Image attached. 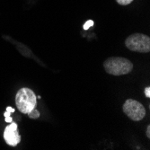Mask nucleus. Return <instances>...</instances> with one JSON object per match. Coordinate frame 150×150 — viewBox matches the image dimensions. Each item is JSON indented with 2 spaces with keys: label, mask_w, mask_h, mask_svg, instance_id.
I'll return each mask as SVG.
<instances>
[{
  "label": "nucleus",
  "mask_w": 150,
  "mask_h": 150,
  "mask_svg": "<svg viewBox=\"0 0 150 150\" xmlns=\"http://www.w3.org/2000/svg\"><path fill=\"white\" fill-rule=\"evenodd\" d=\"M37 98H38V99H40V98H42V97H40V95H38V96H37Z\"/></svg>",
  "instance_id": "12"
},
{
  "label": "nucleus",
  "mask_w": 150,
  "mask_h": 150,
  "mask_svg": "<svg viewBox=\"0 0 150 150\" xmlns=\"http://www.w3.org/2000/svg\"><path fill=\"white\" fill-rule=\"evenodd\" d=\"M4 139L6 143L11 146H16L21 141V136L18 132L17 124L16 122H11L4 131Z\"/></svg>",
  "instance_id": "5"
},
{
  "label": "nucleus",
  "mask_w": 150,
  "mask_h": 150,
  "mask_svg": "<svg viewBox=\"0 0 150 150\" xmlns=\"http://www.w3.org/2000/svg\"><path fill=\"white\" fill-rule=\"evenodd\" d=\"M146 137H147V138H150V126H149V125L146 127Z\"/></svg>",
  "instance_id": "11"
},
{
  "label": "nucleus",
  "mask_w": 150,
  "mask_h": 150,
  "mask_svg": "<svg viewBox=\"0 0 150 150\" xmlns=\"http://www.w3.org/2000/svg\"><path fill=\"white\" fill-rule=\"evenodd\" d=\"M93 24H94L93 21H92V20H88V21L84 24V29H85V30H88L91 26H93Z\"/></svg>",
  "instance_id": "9"
},
{
  "label": "nucleus",
  "mask_w": 150,
  "mask_h": 150,
  "mask_svg": "<svg viewBox=\"0 0 150 150\" xmlns=\"http://www.w3.org/2000/svg\"><path fill=\"white\" fill-rule=\"evenodd\" d=\"M16 112V110H15V109H13L12 107H10V106H7L6 107V112H4V116H5L6 122H7V123H11V122L13 121V119L11 117V114L13 112Z\"/></svg>",
  "instance_id": "6"
},
{
  "label": "nucleus",
  "mask_w": 150,
  "mask_h": 150,
  "mask_svg": "<svg viewBox=\"0 0 150 150\" xmlns=\"http://www.w3.org/2000/svg\"><path fill=\"white\" fill-rule=\"evenodd\" d=\"M103 67L108 74L116 76L127 75L133 69L132 62L121 57H112L107 59L103 63Z\"/></svg>",
  "instance_id": "1"
},
{
  "label": "nucleus",
  "mask_w": 150,
  "mask_h": 150,
  "mask_svg": "<svg viewBox=\"0 0 150 150\" xmlns=\"http://www.w3.org/2000/svg\"><path fill=\"white\" fill-rule=\"evenodd\" d=\"M27 114H28L29 118H31V119H38L40 117V112L38 110H36L35 108L33 109L32 111H30Z\"/></svg>",
  "instance_id": "7"
},
{
  "label": "nucleus",
  "mask_w": 150,
  "mask_h": 150,
  "mask_svg": "<svg viewBox=\"0 0 150 150\" xmlns=\"http://www.w3.org/2000/svg\"><path fill=\"white\" fill-rule=\"evenodd\" d=\"M126 47L135 52L147 53L150 51V38L142 33H133L125 40Z\"/></svg>",
  "instance_id": "3"
},
{
  "label": "nucleus",
  "mask_w": 150,
  "mask_h": 150,
  "mask_svg": "<svg viewBox=\"0 0 150 150\" xmlns=\"http://www.w3.org/2000/svg\"><path fill=\"white\" fill-rule=\"evenodd\" d=\"M123 112L132 120L139 121L143 120L146 116V110L144 105H142L139 102L128 99L122 106Z\"/></svg>",
  "instance_id": "4"
},
{
  "label": "nucleus",
  "mask_w": 150,
  "mask_h": 150,
  "mask_svg": "<svg viewBox=\"0 0 150 150\" xmlns=\"http://www.w3.org/2000/svg\"><path fill=\"white\" fill-rule=\"evenodd\" d=\"M37 97L33 90L30 88H21L16 95V105L18 110L27 114L30 111L36 107Z\"/></svg>",
  "instance_id": "2"
},
{
  "label": "nucleus",
  "mask_w": 150,
  "mask_h": 150,
  "mask_svg": "<svg viewBox=\"0 0 150 150\" xmlns=\"http://www.w3.org/2000/svg\"><path fill=\"white\" fill-rule=\"evenodd\" d=\"M145 95H146L147 98L150 97V87L149 86H147V87L145 88Z\"/></svg>",
  "instance_id": "10"
},
{
  "label": "nucleus",
  "mask_w": 150,
  "mask_h": 150,
  "mask_svg": "<svg viewBox=\"0 0 150 150\" xmlns=\"http://www.w3.org/2000/svg\"><path fill=\"white\" fill-rule=\"evenodd\" d=\"M118 2L119 5H121V6H127V5H129L130 3L133 2V0H116Z\"/></svg>",
  "instance_id": "8"
}]
</instances>
